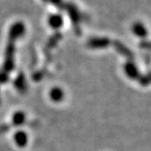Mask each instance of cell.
<instances>
[{
    "label": "cell",
    "mask_w": 151,
    "mask_h": 151,
    "mask_svg": "<svg viewBox=\"0 0 151 151\" xmlns=\"http://www.w3.org/2000/svg\"><path fill=\"white\" fill-rule=\"evenodd\" d=\"M54 5L55 6H58V7H60V6L61 5V4H62V0H50Z\"/></svg>",
    "instance_id": "3"
},
{
    "label": "cell",
    "mask_w": 151,
    "mask_h": 151,
    "mask_svg": "<svg viewBox=\"0 0 151 151\" xmlns=\"http://www.w3.org/2000/svg\"><path fill=\"white\" fill-rule=\"evenodd\" d=\"M62 18L59 14H53L49 18V24L51 27L59 28L62 24Z\"/></svg>",
    "instance_id": "2"
},
{
    "label": "cell",
    "mask_w": 151,
    "mask_h": 151,
    "mask_svg": "<svg viewBox=\"0 0 151 151\" xmlns=\"http://www.w3.org/2000/svg\"><path fill=\"white\" fill-rule=\"evenodd\" d=\"M66 9H67V12L70 15V18H71L73 23L75 24H78V22L80 20V16H79V12L76 8V6L72 5V4H68L66 7Z\"/></svg>",
    "instance_id": "1"
}]
</instances>
